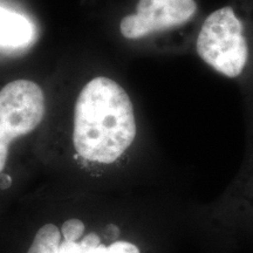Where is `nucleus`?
I'll use <instances>...</instances> for the list:
<instances>
[{"instance_id": "20e7f679", "label": "nucleus", "mask_w": 253, "mask_h": 253, "mask_svg": "<svg viewBox=\"0 0 253 253\" xmlns=\"http://www.w3.org/2000/svg\"><path fill=\"white\" fill-rule=\"evenodd\" d=\"M197 12V0H137L134 13L120 23V32L128 40L144 39L185 26Z\"/></svg>"}, {"instance_id": "1a4fd4ad", "label": "nucleus", "mask_w": 253, "mask_h": 253, "mask_svg": "<svg viewBox=\"0 0 253 253\" xmlns=\"http://www.w3.org/2000/svg\"><path fill=\"white\" fill-rule=\"evenodd\" d=\"M84 248H86V245H84V243L82 240L81 242L74 243L66 242L65 240V242L60 244V248L55 253H82Z\"/></svg>"}, {"instance_id": "39448f33", "label": "nucleus", "mask_w": 253, "mask_h": 253, "mask_svg": "<svg viewBox=\"0 0 253 253\" xmlns=\"http://www.w3.org/2000/svg\"><path fill=\"white\" fill-rule=\"evenodd\" d=\"M34 36L31 21L24 17L0 7V45L20 47L27 45Z\"/></svg>"}, {"instance_id": "f03ea898", "label": "nucleus", "mask_w": 253, "mask_h": 253, "mask_svg": "<svg viewBox=\"0 0 253 253\" xmlns=\"http://www.w3.org/2000/svg\"><path fill=\"white\" fill-rule=\"evenodd\" d=\"M195 48L208 67L229 79L244 75L252 56L248 26L231 6L214 9L204 19Z\"/></svg>"}, {"instance_id": "0eeeda50", "label": "nucleus", "mask_w": 253, "mask_h": 253, "mask_svg": "<svg viewBox=\"0 0 253 253\" xmlns=\"http://www.w3.org/2000/svg\"><path fill=\"white\" fill-rule=\"evenodd\" d=\"M82 242L86 245L82 253H141L137 246L125 240L115 242L106 248L101 244L100 237L96 233H89L84 237Z\"/></svg>"}, {"instance_id": "6e6552de", "label": "nucleus", "mask_w": 253, "mask_h": 253, "mask_svg": "<svg viewBox=\"0 0 253 253\" xmlns=\"http://www.w3.org/2000/svg\"><path fill=\"white\" fill-rule=\"evenodd\" d=\"M84 224L81 220L75 219H69L65 221V224L62 225L61 229V235L63 236L66 242H78L79 239L84 236Z\"/></svg>"}, {"instance_id": "9d476101", "label": "nucleus", "mask_w": 253, "mask_h": 253, "mask_svg": "<svg viewBox=\"0 0 253 253\" xmlns=\"http://www.w3.org/2000/svg\"><path fill=\"white\" fill-rule=\"evenodd\" d=\"M12 184V178L4 173H0V188L7 189Z\"/></svg>"}, {"instance_id": "7ed1b4c3", "label": "nucleus", "mask_w": 253, "mask_h": 253, "mask_svg": "<svg viewBox=\"0 0 253 253\" xmlns=\"http://www.w3.org/2000/svg\"><path fill=\"white\" fill-rule=\"evenodd\" d=\"M45 115V96L30 80L9 82L0 90V173L12 141L37 129Z\"/></svg>"}, {"instance_id": "423d86ee", "label": "nucleus", "mask_w": 253, "mask_h": 253, "mask_svg": "<svg viewBox=\"0 0 253 253\" xmlns=\"http://www.w3.org/2000/svg\"><path fill=\"white\" fill-rule=\"evenodd\" d=\"M61 236L54 224H46L37 232L27 253H55L61 244Z\"/></svg>"}, {"instance_id": "f257e3e1", "label": "nucleus", "mask_w": 253, "mask_h": 253, "mask_svg": "<svg viewBox=\"0 0 253 253\" xmlns=\"http://www.w3.org/2000/svg\"><path fill=\"white\" fill-rule=\"evenodd\" d=\"M136 132L134 107L125 88L107 77L88 82L75 104L73 142L78 154L110 164L130 147Z\"/></svg>"}]
</instances>
